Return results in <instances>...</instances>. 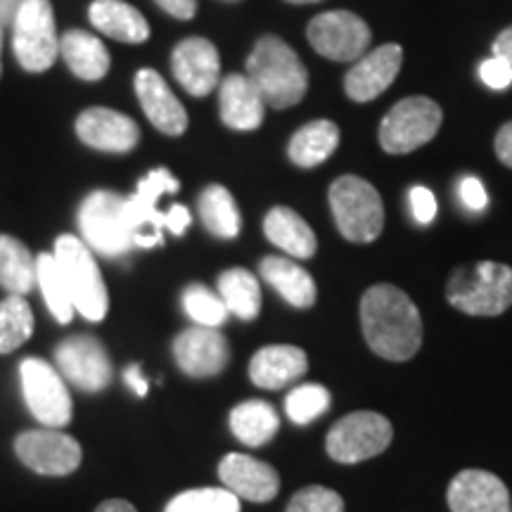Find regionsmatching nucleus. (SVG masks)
Returning a JSON list of instances; mask_svg holds the SVG:
<instances>
[{"instance_id":"f257e3e1","label":"nucleus","mask_w":512,"mask_h":512,"mask_svg":"<svg viewBox=\"0 0 512 512\" xmlns=\"http://www.w3.org/2000/svg\"><path fill=\"white\" fill-rule=\"evenodd\" d=\"M361 328L368 347L384 361H411L422 347L418 306L399 287L373 285L361 299Z\"/></svg>"},{"instance_id":"f03ea898","label":"nucleus","mask_w":512,"mask_h":512,"mask_svg":"<svg viewBox=\"0 0 512 512\" xmlns=\"http://www.w3.org/2000/svg\"><path fill=\"white\" fill-rule=\"evenodd\" d=\"M181 183L176 181L169 169L150 171L133 197H126V221L131 230L133 245L140 249L159 247L164 242V230L181 238L190 228V211L183 204H171L169 211L159 209V200L164 195H176Z\"/></svg>"},{"instance_id":"7ed1b4c3","label":"nucleus","mask_w":512,"mask_h":512,"mask_svg":"<svg viewBox=\"0 0 512 512\" xmlns=\"http://www.w3.org/2000/svg\"><path fill=\"white\" fill-rule=\"evenodd\" d=\"M247 76L273 110H287L304 100L309 72L299 55L278 36H261L247 57Z\"/></svg>"},{"instance_id":"20e7f679","label":"nucleus","mask_w":512,"mask_h":512,"mask_svg":"<svg viewBox=\"0 0 512 512\" xmlns=\"http://www.w3.org/2000/svg\"><path fill=\"white\" fill-rule=\"evenodd\" d=\"M446 299L467 316H501L512 306V268L498 261L460 266L448 278Z\"/></svg>"},{"instance_id":"39448f33","label":"nucleus","mask_w":512,"mask_h":512,"mask_svg":"<svg viewBox=\"0 0 512 512\" xmlns=\"http://www.w3.org/2000/svg\"><path fill=\"white\" fill-rule=\"evenodd\" d=\"M332 216L342 238L356 245L377 240L384 228V204L380 192L358 176H342L328 192Z\"/></svg>"},{"instance_id":"423d86ee","label":"nucleus","mask_w":512,"mask_h":512,"mask_svg":"<svg viewBox=\"0 0 512 512\" xmlns=\"http://www.w3.org/2000/svg\"><path fill=\"white\" fill-rule=\"evenodd\" d=\"M55 259L60 264L64 275V283L72 294L74 309L81 313L86 320L100 323L107 316V287L102 280V273L95 264L93 252L88 245L74 235H60L55 240Z\"/></svg>"},{"instance_id":"0eeeda50","label":"nucleus","mask_w":512,"mask_h":512,"mask_svg":"<svg viewBox=\"0 0 512 512\" xmlns=\"http://www.w3.org/2000/svg\"><path fill=\"white\" fill-rule=\"evenodd\" d=\"M79 228L88 249L110 259L136 247L126 221V197L112 190H95L81 202Z\"/></svg>"},{"instance_id":"6e6552de","label":"nucleus","mask_w":512,"mask_h":512,"mask_svg":"<svg viewBox=\"0 0 512 512\" xmlns=\"http://www.w3.org/2000/svg\"><path fill=\"white\" fill-rule=\"evenodd\" d=\"M12 50L22 69L48 72L60 55V38L50 0H24L12 22Z\"/></svg>"},{"instance_id":"1a4fd4ad","label":"nucleus","mask_w":512,"mask_h":512,"mask_svg":"<svg viewBox=\"0 0 512 512\" xmlns=\"http://www.w3.org/2000/svg\"><path fill=\"white\" fill-rule=\"evenodd\" d=\"M441 121H444V112L437 102L425 95H413V98L396 102L387 112L377 138H380L382 150L389 155H408L437 136Z\"/></svg>"},{"instance_id":"9d476101","label":"nucleus","mask_w":512,"mask_h":512,"mask_svg":"<svg viewBox=\"0 0 512 512\" xmlns=\"http://www.w3.org/2000/svg\"><path fill=\"white\" fill-rule=\"evenodd\" d=\"M19 382H22L27 408L43 427L60 430L72 422V396H69L64 377L55 366H50L43 358H24L19 363Z\"/></svg>"},{"instance_id":"9b49d317","label":"nucleus","mask_w":512,"mask_h":512,"mask_svg":"<svg viewBox=\"0 0 512 512\" xmlns=\"http://www.w3.org/2000/svg\"><path fill=\"white\" fill-rule=\"evenodd\" d=\"M392 422L373 411H358L344 415L330 427L325 439V451L332 460L344 465L363 463L380 456L392 444Z\"/></svg>"},{"instance_id":"f8f14e48","label":"nucleus","mask_w":512,"mask_h":512,"mask_svg":"<svg viewBox=\"0 0 512 512\" xmlns=\"http://www.w3.org/2000/svg\"><path fill=\"white\" fill-rule=\"evenodd\" d=\"M311 48L335 62H354L370 48V27L349 10H332L313 17L306 29Z\"/></svg>"},{"instance_id":"ddd939ff","label":"nucleus","mask_w":512,"mask_h":512,"mask_svg":"<svg viewBox=\"0 0 512 512\" xmlns=\"http://www.w3.org/2000/svg\"><path fill=\"white\" fill-rule=\"evenodd\" d=\"M55 366L81 392H102L112 382V361L100 339L91 335L67 337L57 344Z\"/></svg>"},{"instance_id":"4468645a","label":"nucleus","mask_w":512,"mask_h":512,"mask_svg":"<svg viewBox=\"0 0 512 512\" xmlns=\"http://www.w3.org/2000/svg\"><path fill=\"white\" fill-rule=\"evenodd\" d=\"M15 453L29 470L46 477H67L81 465V446L69 434L53 427L22 432L15 439Z\"/></svg>"},{"instance_id":"2eb2a0df","label":"nucleus","mask_w":512,"mask_h":512,"mask_svg":"<svg viewBox=\"0 0 512 512\" xmlns=\"http://www.w3.org/2000/svg\"><path fill=\"white\" fill-rule=\"evenodd\" d=\"M171 69L176 81L195 98H204L219 86L221 57L211 41L202 36H190L178 43L171 53Z\"/></svg>"},{"instance_id":"dca6fc26","label":"nucleus","mask_w":512,"mask_h":512,"mask_svg":"<svg viewBox=\"0 0 512 512\" xmlns=\"http://www.w3.org/2000/svg\"><path fill=\"white\" fill-rule=\"evenodd\" d=\"M171 349H174L176 366L188 377L221 375L230 358L226 337L216 328H202V325L183 330Z\"/></svg>"},{"instance_id":"f3484780","label":"nucleus","mask_w":512,"mask_h":512,"mask_svg":"<svg viewBox=\"0 0 512 512\" xmlns=\"http://www.w3.org/2000/svg\"><path fill=\"white\" fill-rule=\"evenodd\" d=\"M403 48L396 43L375 48L373 53L358 57L354 67L344 76V91L351 100L370 102L392 86L401 72Z\"/></svg>"},{"instance_id":"a211bd4d","label":"nucleus","mask_w":512,"mask_h":512,"mask_svg":"<svg viewBox=\"0 0 512 512\" xmlns=\"http://www.w3.org/2000/svg\"><path fill=\"white\" fill-rule=\"evenodd\" d=\"M451 512H512L508 486L484 470H463L448 484Z\"/></svg>"},{"instance_id":"6ab92c4d","label":"nucleus","mask_w":512,"mask_h":512,"mask_svg":"<svg viewBox=\"0 0 512 512\" xmlns=\"http://www.w3.org/2000/svg\"><path fill=\"white\" fill-rule=\"evenodd\" d=\"M76 136L93 150L131 152L140 140V128L131 117L117 110L91 107L76 119Z\"/></svg>"},{"instance_id":"aec40b11","label":"nucleus","mask_w":512,"mask_h":512,"mask_svg":"<svg viewBox=\"0 0 512 512\" xmlns=\"http://www.w3.org/2000/svg\"><path fill=\"white\" fill-rule=\"evenodd\" d=\"M219 477L228 491L252 503H268L278 496L280 477L268 463L245 453H228L219 465Z\"/></svg>"},{"instance_id":"412c9836","label":"nucleus","mask_w":512,"mask_h":512,"mask_svg":"<svg viewBox=\"0 0 512 512\" xmlns=\"http://www.w3.org/2000/svg\"><path fill=\"white\" fill-rule=\"evenodd\" d=\"M136 95L145 117L157 126V131L181 136L188 128V112L155 69H140L136 74Z\"/></svg>"},{"instance_id":"4be33fe9","label":"nucleus","mask_w":512,"mask_h":512,"mask_svg":"<svg viewBox=\"0 0 512 512\" xmlns=\"http://www.w3.org/2000/svg\"><path fill=\"white\" fill-rule=\"evenodd\" d=\"M221 121L233 131H256L264 124L266 102L247 74H228L219 93Z\"/></svg>"},{"instance_id":"5701e85b","label":"nucleus","mask_w":512,"mask_h":512,"mask_svg":"<svg viewBox=\"0 0 512 512\" xmlns=\"http://www.w3.org/2000/svg\"><path fill=\"white\" fill-rule=\"evenodd\" d=\"M309 370V356L292 344H271L259 349L249 361V380L261 389H283Z\"/></svg>"},{"instance_id":"b1692460","label":"nucleus","mask_w":512,"mask_h":512,"mask_svg":"<svg viewBox=\"0 0 512 512\" xmlns=\"http://www.w3.org/2000/svg\"><path fill=\"white\" fill-rule=\"evenodd\" d=\"M259 273L294 309H311L316 304L318 290L311 273L285 256H266L259 264Z\"/></svg>"},{"instance_id":"393cba45","label":"nucleus","mask_w":512,"mask_h":512,"mask_svg":"<svg viewBox=\"0 0 512 512\" xmlns=\"http://www.w3.org/2000/svg\"><path fill=\"white\" fill-rule=\"evenodd\" d=\"M88 19L100 34L117 38L121 43H143L150 38V24L143 12L124 0H95L88 8Z\"/></svg>"},{"instance_id":"a878e982","label":"nucleus","mask_w":512,"mask_h":512,"mask_svg":"<svg viewBox=\"0 0 512 512\" xmlns=\"http://www.w3.org/2000/svg\"><path fill=\"white\" fill-rule=\"evenodd\" d=\"M264 233L275 247H280L294 259H311L316 254V233L290 207H273L268 211L264 219Z\"/></svg>"},{"instance_id":"bb28decb","label":"nucleus","mask_w":512,"mask_h":512,"mask_svg":"<svg viewBox=\"0 0 512 512\" xmlns=\"http://www.w3.org/2000/svg\"><path fill=\"white\" fill-rule=\"evenodd\" d=\"M60 55L67 67L83 81H100L110 72V53L98 36L72 29L60 38Z\"/></svg>"},{"instance_id":"cd10ccee","label":"nucleus","mask_w":512,"mask_h":512,"mask_svg":"<svg viewBox=\"0 0 512 512\" xmlns=\"http://www.w3.org/2000/svg\"><path fill=\"white\" fill-rule=\"evenodd\" d=\"M339 145V128L328 119L311 121L294 133L290 145H287V155L290 162L297 164L299 169H313V166L323 164Z\"/></svg>"},{"instance_id":"c85d7f7f","label":"nucleus","mask_w":512,"mask_h":512,"mask_svg":"<svg viewBox=\"0 0 512 512\" xmlns=\"http://www.w3.org/2000/svg\"><path fill=\"white\" fill-rule=\"evenodd\" d=\"M230 432L238 437L245 446L259 448L275 437L280 427V418L271 403L261 399L242 401L228 415Z\"/></svg>"},{"instance_id":"c756f323","label":"nucleus","mask_w":512,"mask_h":512,"mask_svg":"<svg viewBox=\"0 0 512 512\" xmlns=\"http://www.w3.org/2000/svg\"><path fill=\"white\" fill-rule=\"evenodd\" d=\"M197 209H200V219L204 228L209 230L214 238L233 240L240 235V209L235 204L233 195L223 188V185H207L202 190L200 200H197Z\"/></svg>"},{"instance_id":"7c9ffc66","label":"nucleus","mask_w":512,"mask_h":512,"mask_svg":"<svg viewBox=\"0 0 512 512\" xmlns=\"http://www.w3.org/2000/svg\"><path fill=\"white\" fill-rule=\"evenodd\" d=\"M0 287L19 297L36 287V259L27 245L12 235H0Z\"/></svg>"},{"instance_id":"2f4dec72","label":"nucleus","mask_w":512,"mask_h":512,"mask_svg":"<svg viewBox=\"0 0 512 512\" xmlns=\"http://www.w3.org/2000/svg\"><path fill=\"white\" fill-rule=\"evenodd\" d=\"M219 297L228 313L240 320H254L261 311L259 280L245 268H228L219 275Z\"/></svg>"},{"instance_id":"473e14b6","label":"nucleus","mask_w":512,"mask_h":512,"mask_svg":"<svg viewBox=\"0 0 512 512\" xmlns=\"http://www.w3.org/2000/svg\"><path fill=\"white\" fill-rule=\"evenodd\" d=\"M36 285L41 287L43 299H46V306L57 323L67 325L69 320L74 318V302L72 294H69V287L64 283V275L60 271V264H57L55 254H38L36 259Z\"/></svg>"},{"instance_id":"72a5a7b5","label":"nucleus","mask_w":512,"mask_h":512,"mask_svg":"<svg viewBox=\"0 0 512 512\" xmlns=\"http://www.w3.org/2000/svg\"><path fill=\"white\" fill-rule=\"evenodd\" d=\"M34 335V311L19 294H10L0 302V354H10L29 342Z\"/></svg>"},{"instance_id":"f704fd0d","label":"nucleus","mask_w":512,"mask_h":512,"mask_svg":"<svg viewBox=\"0 0 512 512\" xmlns=\"http://www.w3.org/2000/svg\"><path fill=\"white\" fill-rule=\"evenodd\" d=\"M164 512H240V498L223 489L181 491L166 505Z\"/></svg>"},{"instance_id":"c9c22d12","label":"nucleus","mask_w":512,"mask_h":512,"mask_svg":"<svg viewBox=\"0 0 512 512\" xmlns=\"http://www.w3.org/2000/svg\"><path fill=\"white\" fill-rule=\"evenodd\" d=\"M183 311L195 320L197 325L202 328H219L221 323H226L228 318V309L223 304V299L219 294H214L209 287H204L200 283L188 285L183 290Z\"/></svg>"},{"instance_id":"e433bc0d","label":"nucleus","mask_w":512,"mask_h":512,"mask_svg":"<svg viewBox=\"0 0 512 512\" xmlns=\"http://www.w3.org/2000/svg\"><path fill=\"white\" fill-rule=\"evenodd\" d=\"M330 408V392L320 384H302L285 399V413L294 425H309Z\"/></svg>"},{"instance_id":"4c0bfd02","label":"nucleus","mask_w":512,"mask_h":512,"mask_svg":"<svg viewBox=\"0 0 512 512\" xmlns=\"http://www.w3.org/2000/svg\"><path fill=\"white\" fill-rule=\"evenodd\" d=\"M285 512H344V501L337 491L325 486H306L292 496Z\"/></svg>"},{"instance_id":"58836bf2","label":"nucleus","mask_w":512,"mask_h":512,"mask_svg":"<svg viewBox=\"0 0 512 512\" xmlns=\"http://www.w3.org/2000/svg\"><path fill=\"white\" fill-rule=\"evenodd\" d=\"M479 76H482V81L489 88H494V91H505V88L512 86V64L508 60H503V57L494 55L479 64Z\"/></svg>"},{"instance_id":"ea45409f","label":"nucleus","mask_w":512,"mask_h":512,"mask_svg":"<svg viewBox=\"0 0 512 512\" xmlns=\"http://www.w3.org/2000/svg\"><path fill=\"white\" fill-rule=\"evenodd\" d=\"M408 202H411L413 219L422 223V226H430V223L437 219V197L432 195V190L415 185V188L408 192Z\"/></svg>"},{"instance_id":"a19ab883","label":"nucleus","mask_w":512,"mask_h":512,"mask_svg":"<svg viewBox=\"0 0 512 512\" xmlns=\"http://www.w3.org/2000/svg\"><path fill=\"white\" fill-rule=\"evenodd\" d=\"M458 195L470 211H482L486 207V202H489V195H486L482 181L475 176H465L463 181H460Z\"/></svg>"},{"instance_id":"79ce46f5","label":"nucleus","mask_w":512,"mask_h":512,"mask_svg":"<svg viewBox=\"0 0 512 512\" xmlns=\"http://www.w3.org/2000/svg\"><path fill=\"white\" fill-rule=\"evenodd\" d=\"M155 3L176 19H192L197 12V0H155Z\"/></svg>"},{"instance_id":"37998d69","label":"nucleus","mask_w":512,"mask_h":512,"mask_svg":"<svg viewBox=\"0 0 512 512\" xmlns=\"http://www.w3.org/2000/svg\"><path fill=\"white\" fill-rule=\"evenodd\" d=\"M494 147H496V157L501 159V162L508 166V169H512V121H508V124L501 126Z\"/></svg>"},{"instance_id":"c03bdc74","label":"nucleus","mask_w":512,"mask_h":512,"mask_svg":"<svg viewBox=\"0 0 512 512\" xmlns=\"http://www.w3.org/2000/svg\"><path fill=\"white\" fill-rule=\"evenodd\" d=\"M124 380H126V387L131 389L136 396H140V399H143V396L147 394V389H150V382L145 380L143 373H140L138 363H131V366L124 370Z\"/></svg>"},{"instance_id":"a18cd8bd","label":"nucleus","mask_w":512,"mask_h":512,"mask_svg":"<svg viewBox=\"0 0 512 512\" xmlns=\"http://www.w3.org/2000/svg\"><path fill=\"white\" fill-rule=\"evenodd\" d=\"M494 55L503 57V60H508L512 64V27L503 29L501 34L496 36L494 41Z\"/></svg>"},{"instance_id":"49530a36","label":"nucleus","mask_w":512,"mask_h":512,"mask_svg":"<svg viewBox=\"0 0 512 512\" xmlns=\"http://www.w3.org/2000/svg\"><path fill=\"white\" fill-rule=\"evenodd\" d=\"M24 0H0V27H8V24L15 22L19 5Z\"/></svg>"},{"instance_id":"de8ad7c7","label":"nucleus","mask_w":512,"mask_h":512,"mask_svg":"<svg viewBox=\"0 0 512 512\" xmlns=\"http://www.w3.org/2000/svg\"><path fill=\"white\" fill-rule=\"evenodd\" d=\"M95 512H138L128 501H121V498H112V501H105L98 505Z\"/></svg>"},{"instance_id":"09e8293b","label":"nucleus","mask_w":512,"mask_h":512,"mask_svg":"<svg viewBox=\"0 0 512 512\" xmlns=\"http://www.w3.org/2000/svg\"><path fill=\"white\" fill-rule=\"evenodd\" d=\"M292 5H309V3H320V0H287Z\"/></svg>"},{"instance_id":"8fccbe9b","label":"nucleus","mask_w":512,"mask_h":512,"mask_svg":"<svg viewBox=\"0 0 512 512\" xmlns=\"http://www.w3.org/2000/svg\"><path fill=\"white\" fill-rule=\"evenodd\" d=\"M0 55H3V27H0ZM0 72H3V64H0Z\"/></svg>"}]
</instances>
